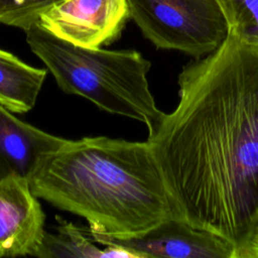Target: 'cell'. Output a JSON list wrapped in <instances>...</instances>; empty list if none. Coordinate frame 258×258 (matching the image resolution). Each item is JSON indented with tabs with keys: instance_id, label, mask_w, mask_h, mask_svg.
Wrapping results in <instances>:
<instances>
[{
	"instance_id": "cell-1",
	"label": "cell",
	"mask_w": 258,
	"mask_h": 258,
	"mask_svg": "<svg viewBox=\"0 0 258 258\" xmlns=\"http://www.w3.org/2000/svg\"><path fill=\"white\" fill-rule=\"evenodd\" d=\"M177 83L147 141L183 219L237 249L258 209V43L229 31Z\"/></svg>"
},
{
	"instance_id": "cell-8",
	"label": "cell",
	"mask_w": 258,
	"mask_h": 258,
	"mask_svg": "<svg viewBox=\"0 0 258 258\" xmlns=\"http://www.w3.org/2000/svg\"><path fill=\"white\" fill-rule=\"evenodd\" d=\"M66 141L19 120L0 105V179L10 174L28 178L38 159Z\"/></svg>"
},
{
	"instance_id": "cell-10",
	"label": "cell",
	"mask_w": 258,
	"mask_h": 258,
	"mask_svg": "<svg viewBox=\"0 0 258 258\" xmlns=\"http://www.w3.org/2000/svg\"><path fill=\"white\" fill-rule=\"evenodd\" d=\"M46 74L47 70L31 67L0 48V105L12 113L30 111Z\"/></svg>"
},
{
	"instance_id": "cell-7",
	"label": "cell",
	"mask_w": 258,
	"mask_h": 258,
	"mask_svg": "<svg viewBox=\"0 0 258 258\" xmlns=\"http://www.w3.org/2000/svg\"><path fill=\"white\" fill-rule=\"evenodd\" d=\"M45 214L27 177L0 179V258L35 256L44 239Z\"/></svg>"
},
{
	"instance_id": "cell-12",
	"label": "cell",
	"mask_w": 258,
	"mask_h": 258,
	"mask_svg": "<svg viewBox=\"0 0 258 258\" xmlns=\"http://www.w3.org/2000/svg\"><path fill=\"white\" fill-rule=\"evenodd\" d=\"M66 0H0V23L26 31L41 14Z\"/></svg>"
},
{
	"instance_id": "cell-4",
	"label": "cell",
	"mask_w": 258,
	"mask_h": 258,
	"mask_svg": "<svg viewBox=\"0 0 258 258\" xmlns=\"http://www.w3.org/2000/svg\"><path fill=\"white\" fill-rule=\"evenodd\" d=\"M130 18L155 47L200 58L229 34L219 0H128Z\"/></svg>"
},
{
	"instance_id": "cell-9",
	"label": "cell",
	"mask_w": 258,
	"mask_h": 258,
	"mask_svg": "<svg viewBox=\"0 0 258 258\" xmlns=\"http://www.w3.org/2000/svg\"><path fill=\"white\" fill-rule=\"evenodd\" d=\"M55 232L45 231L44 239L34 257L137 258L129 249L114 243H99L90 227H80L56 216Z\"/></svg>"
},
{
	"instance_id": "cell-2",
	"label": "cell",
	"mask_w": 258,
	"mask_h": 258,
	"mask_svg": "<svg viewBox=\"0 0 258 258\" xmlns=\"http://www.w3.org/2000/svg\"><path fill=\"white\" fill-rule=\"evenodd\" d=\"M28 181L38 199L84 218L95 234L111 239L184 220L147 140L67 139L38 159Z\"/></svg>"
},
{
	"instance_id": "cell-6",
	"label": "cell",
	"mask_w": 258,
	"mask_h": 258,
	"mask_svg": "<svg viewBox=\"0 0 258 258\" xmlns=\"http://www.w3.org/2000/svg\"><path fill=\"white\" fill-rule=\"evenodd\" d=\"M95 236L99 243L118 244L137 258H235L236 253L235 245L227 239L179 219L167 220L140 236L128 239Z\"/></svg>"
},
{
	"instance_id": "cell-3",
	"label": "cell",
	"mask_w": 258,
	"mask_h": 258,
	"mask_svg": "<svg viewBox=\"0 0 258 258\" xmlns=\"http://www.w3.org/2000/svg\"><path fill=\"white\" fill-rule=\"evenodd\" d=\"M26 41L67 94L84 97L100 109L144 123L152 134L164 113L155 104L147 74L151 62L134 49L108 50L76 45L38 22Z\"/></svg>"
},
{
	"instance_id": "cell-11",
	"label": "cell",
	"mask_w": 258,
	"mask_h": 258,
	"mask_svg": "<svg viewBox=\"0 0 258 258\" xmlns=\"http://www.w3.org/2000/svg\"><path fill=\"white\" fill-rule=\"evenodd\" d=\"M229 31L241 39L258 43V0H219Z\"/></svg>"
},
{
	"instance_id": "cell-5",
	"label": "cell",
	"mask_w": 258,
	"mask_h": 258,
	"mask_svg": "<svg viewBox=\"0 0 258 258\" xmlns=\"http://www.w3.org/2000/svg\"><path fill=\"white\" fill-rule=\"evenodd\" d=\"M128 19V0H66L41 14L38 23L66 41L99 48L116 41Z\"/></svg>"
},
{
	"instance_id": "cell-13",
	"label": "cell",
	"mask_w": 258,
	"mask_h": 258,
	"mask_svg": "<svg viewBox=\"0 0 258 258\" xmlns=\"http://www.w3.org/2000/svg\"><path fill=\"white\" fill-rule=\"evenodd\" d=\"M235 258H258V209L245 239L236 249Z\"/></svg>"
}]
</instances>
